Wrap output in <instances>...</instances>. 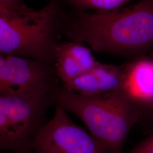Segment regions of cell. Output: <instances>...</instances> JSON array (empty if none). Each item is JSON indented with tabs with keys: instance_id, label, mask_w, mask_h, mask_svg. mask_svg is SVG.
I'll return each instance as SVG.
<instances>
[{
	"instance_id": "cell-9",
	"label": "cell",
	"mask_w": 153,
	"mask_h": 153,
	"mask_svg": "<svg viewBox=\"0 0 153 153\" xmlns=\"http://www.w3.org/2000/svg\"><path fill=\"white\" fill-rule=\"evenodd\" d=\"M60 45L75 59L84 73L92 71L98 64L91 50L82 43L67 40L62 42Z\"/></svg>"
},
{
	"instance_id": "cell-11",
	"label": "cell",
	"mask_w": 153,
	"mask_h": 153,
	"mask_svg": "<svg viewBox=\"0 0 153 153\" xmlns=\"http://www.w3.org/2000/svg\"><path fill=\"white\" fill-rule=\"evenodd\" d=\"M128 153H153V133L138 143Z\"/></svg>"
},
{
	"instance_id": "cell-6",
	"label": "cell",
	"mask_w": 153,
	"mask_h": 153,
	"mask_svg": "<svg viewBox=\"0 0 153 153\" xmlns=\"http://www.w3.org/2000/svg\"><path fill=\"white\" fill-rule=\"evenodd\" d=\"M60 82L55 66L0 53V95L55 93Z\"/></svg>"
},
{
	"instance_id": "cell-13",
	"label": "cell",
	"mask_w": 153,
	"mask_h": 153,
	"mask_svg": "<svg viewBox=\"0 0 153 153\" xmlns=\"http://www.w3.org/2000/svg\"><path fill=\"white\" fill-rule=\"evenodd\" d=\"M149 56L152 58V59L153 61V49H152L150 52H149Z\"/></svg>"
},
{
	"instance_id": "cell-7",
	"label": "cell",
	"mask_w": 153,
	"mask_h": 153,
	"mask_svg": "<svg viewBox=\"0 0 153 153\" xmlns=\"http://www.w3.org/2000/svg\"><path fill=\"white\" fill-rule=\"evenodd\" d=\"M120 88L117 92L126 99L141 119L153 117V61L145 55L123 64Z\"/></svg>"
},
{
	"instance_id": "cell-10",
	"label": "cell",
	"mask_w": 153,
	"mask_h": 153,
	"mask_svg": "<svg viewBox=\"0 0 153 153\" xmlns=\"http://www.w3.org/2000/svg\"><path fill=\"white\" fill-rule=\"evenodd\" d=\"M75 11H109L120 8L136 0H65ZM140 1V0H138Z\"/></svg>"
},
{
	"instance_id": "cell-5",
	"label": "cell",
	"mask_w": 153,
	"mask_h": 153,
	"mask_svg": "<svg viewBox=\"0 0 153 153\" xmlns=\"http://www.w3.org/2000/svg\"><path fill=\"white\" fill-rule=\"evenodd\" d=\"M31 148L35 153H109L56 104L52 117L35 134Z\"/></svg>"
},
{
	"instance_id": "cell-12",
	"label": "cell",
	"mask_w": 153,
	"mask_h": 153,
	"mask_svg": "<svg viewBox=\"0 0 153 153\" xmlns=\"http://www.w3.org/2000/svg\"><path fill=\"white\" fill-rule=\"evenodd\" d=\"M0 153H35L32 150L24 151V152H0Z\"/></svg>"
},
{
	"instance_id": "cell-14",
	"label": "cell",
	"mask_w": 153,
	"mask_h": 153,
	"mask_svg": "<svg viewBox=\"0 0 153 153\" xmlns=\"http://www.w3.org/2000/svg\"><path fill=\"white\" fill-rule=\"evenodd\" d=\"M8 1V0H0V2H3V1Z\"/></svg>"
},
{
	"instance_id": "cell-2",
	"label": "cell",
	"mask_w": 153,
	"mask_h": 153,
	"mask_svg": "<svg viewBox=\"0 0 153 153\" xmlns=\"http://www.w3.org/2000/svg\"><path fill=\"white\" fill-rule=\"evenodd\" d=\"M70 18L60 0H49L40 10L23 0L1 2L0 53L55 66Z\"/></svg>"
},
{
	"instance_id": "cell-8",
	"label": "cell",
	"mask_w": 153,
	"mask_h": 153,
	"mask_svg": "<svg viewBox=\"0 0 153 153\" xmlns=\"http://www.w3.org/2000/svg\"><path fill=\"white\" fill-rule=\"evenodd\" d=\"M98 82L100 94L119 91L122 82L123 66L103 64L99 62L93 69Z\"/></svg>"
},
{
	"instance_id": "cell-3",
	"label": "cell",
	"mask_w": 153,
	"mask_h": 153,
	"mask_svg": "<svg viewBox=\"0 0 153 153\" xmlns=\"http://www.w3.org/2000/svg\"><path fill=\"white\" fill-rule=\"evenodd\" d=\"M55 105L78 117L93 137L109 153H121L132 127L140 119L118 92L85 97L61 85Z\"/></svg>"
},
{
	"instance_id": "cell-4",
	"label": "cell",
	"mask_w": 153,
	"mask_h": 153,
	"mask_svg": "<svg viewBox=\"0 0 153 153\" xmlns=\"http://www.w3.org/2000/svg\"><path fill=\"white\" fill-rule=\"evenodd\" d=\"M56 92L0 95V152L32 150L33 138L45 123Z\"/></svg>"
},
{
	"instance_id": "cell-1",
	"label": "cell",
	"mask_w": 153,
	"mask_h": 153,
	"mask_svg": "<svg viewBox=\"0 0 153 153\" xmlns=\"http://www.w3.org/2000/svg\"><path fill=\"white\" fill-rule=\"evenodd\" d=\"M66 37L128 60L146 55L153 47V0L112 11H76Z\"/></svg>"
}]
</instances>
